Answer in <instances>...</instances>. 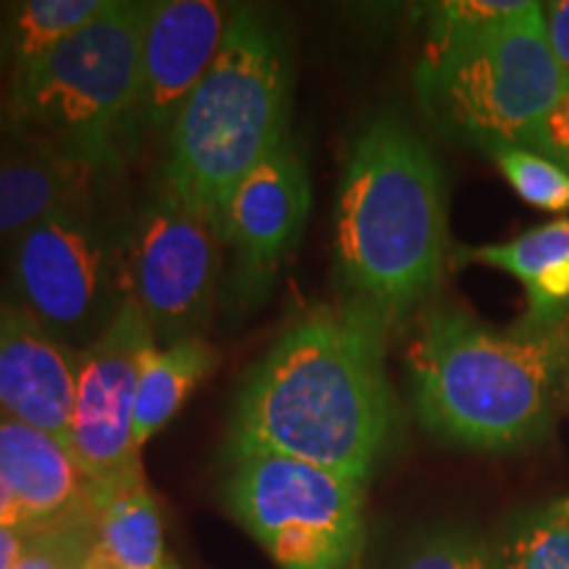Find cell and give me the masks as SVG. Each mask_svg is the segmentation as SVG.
<instances>
[{"mask_svg":"<svg viewBox=\"0 0 569 569\" xmlns=\"http://www.w3.org/2000/svg\"><path fill=\"white\" fill-rule=\"evenodd\" d=\"M386 319L346 298L296 319L248 369L222 451H264L369 486L393 451Z\"/></svg>","mask_w":569,"mask_h":569,"instance_id":"obj_1","label":"cell"},{"mask_svg":"<svg viewBox=\"0 0 569 569\" xmlns=\"http://www.w3.org/2000/svg\"><path fill=\"white\" fill-rule=\"evenodd\" d=\"M446 251L443 169L401 113H377L356 134L340 177V282L393 330L436 296Z\"/></svg>","mask_w":569,"mask_h":569,"instance_id":"obj_2","label":"cell"},{"mask_svg":"<svg viewBox=\"0 0 569 569\" xmlns=\"http://www.w3.org/2000/svg\"><path fill=\"white\" fill-rule=\"evenodd\" d=\"M565 367V327L496 332L457 306L419 311L407 348L419 425L475 451H515L549 436Z\"/></svg>","mask_w":569,"mask_h":569,"instance_id":"obj_3","label":"cell"},{"mask_svg":"<svg viewBox=\"0 0 569 569\" xmlns=\"http://www.w3.org/2000/svg\"><path fill=\"white\" fill-rule=\"evenodd\" d=\"M288 140L284 38L264 13L240 9L217 61L169 127L159 180L219 234L234 188Z\"/></svg>","mask_w":569,"mask_h":569,"instance_id":"obj_4","label":"cell"},{"mask_svg":"<svg viewBox=\"0 0 569 569\" xmlns=\"http://www.w3.org/2000/svg\"><path fill=\"white\" fill-rule=\"evenodd\" d=\"M151 3L111 0L103 17L9 80L0 127L48 140L92 180L122 169L138 142L140 46Z\"/></svg>","mask_w":569,"mask_h":569,"instance_id":"obj_5","label":"cell"},{"mask_svg":"<svg viewBox=\"0 0 569 569\" xmlns=\"http://www.w3.org/2000/svg\"><path fill=\"white\" fill-rule=\"evenodd\" d=\"M569 88L546 34L543 3L482 30L425 46L417 92L440 130L490 153L528 146L538 119Z\"/></svg>","mask_w":569,"mask_h":569,"instance_id":"obj_6","label":"cell"},{"mask_svg":"<svg viewBox=\"0 0 569 569\" xmlns=\"http://www.w3.org/2000/svg\"><path fill=\"white\" fill-rule=\"evenodd\" d=\"M222 503L277 569H359L367 486L264 451H222Z\"/></svg>","mask_w":569,"mask_h":569,"instance_id":"obj_7","label":"cell"},{"mask_svg":"<svg viewBox=\"0 0 569 569\" xmlns=\"http://www.w3.org/2000/svg\"><path fill=\"white\" fill-rule=\"evenodd\" d=\"M124 240L103 222L92 190L77 196L9 243L11 301L84 351L130 298Z\"/></svg>","mask_w":569,"mask_h":569,"instance_id":"obj_8","label":"cell"},{"mask_svg":"<svg viewBox=\"0 0 569 569\" xmlns=\"http://www.w3.org/2000/svg\"><path fill=\"white\" fill-rule=\"evenodd\" d=\"M222 248L217 230L156 180L127 232V290L151 325L156 346L203 338Z\"/></svg>","mask_w":569,"mask_h":569,"instance_id":"obj_9","label":"cell"},{"mask_svg":"<svg viewBox=\"0 0 569 569\" xmlns=\"http://www.w3.org/2000/svg\"><path fill=\"white\" fill-rule=\"evenodd\" d=\"M153 346L146 315L127 298L103 336L82 351L67 446L96 488V507L106 490L142 475L132 419L142 356Z\"/></svg>","mask_w":569,"mask_h":569,"instance_id":"obj_10","label":"cell"},{"mask_svg":"<svg viewBox=\"0 0 569 569\" xmlns=\"http://www.w3.org/2000/svg\"><path fill=\"white\" fill-rule=\"evenodd\" d=\"M311 180L293 140L259 163L227 201L219 238L232 256L230 293L240 309L269 296L277 272L301 243Z\"/></svg>","mask_w":569,"mask_h":569,"instance_id":"obj_11","label":"cell"},{"mask_svg":"<svg viewBox=\"0 0 569 569\" xmlns=\"http://www.w3.org/2000/svg\"><path fill=\"white\" fill-rule=\"evenodd\" d=\"M232 13L213 0L151 3L140 46L138 138L169 132L177 113L217 61Z\"/></svg>","mask_w":569,"mask_h":569,"instance_id":"obj_12","label":"cell"},{"mask_svg":"<svg viewBox=\"0 0 569 569\" xmlns=\"http://www.w3.org/2000/svg\"><path fill=\"white\" fill-rule=\"evenodd\" d=\"M74 351L9 298H0V415L51 432L67 443L74 407Z\"/></svg>","mask_w":569,"mask_h":569,"instance_id":"obj_13","label":"cell"},{"mask_svg":"<svg viewBox=\"0 0 569 569\" xmlns=\"http://www.w3.org/2000/svg\"><path fill=\"white\" fill-rule=\"evenodd\" d=\"M0 482L24 511L27 522L46 525L98 519L96 488L69 446L51 432L0 415Z\"/></svg>","mask_w":569,"mask_h":569,"instance_id":"obj_14","label":"cell"},{"mask_svg":"<svg viewBox=\"0 0 569 569\" xmlns=\"http://www.w3.org/2000/svg\"><path fill=\"white\" fill-rule=\"evenodd\" d=\"M92 174L48 140L0 127V243L92 190Z\"/></svg>","mask_w":569,"mask_h":569,"instance_id":"obj_15","label":"cell"},{"mask_svg":"<svg viewBox=\"0 0 569 569\" xmlns=\"http://www.w3.org/2000/svg\"><path fill=\"white\" fill-rule=\"evenodd\" d=\"M457 259L503 269L525 284L530 309L511 330L546 332L569 322V219L536 227L507 243L465 248Z\"/></svg>","mask_w":569,"mask_h":569,"instance_id":"obj_16","label":"cell"},{"mask_svg":"<svg viewBox=\"0 0 569 569\" xmlns=\"http://www.w3.org/2000/svg\"><path fill=\"white\" fill-rule=\"evenodd\" d=\"M219 365V353L209 340L188 338L174 346H153L142 356L138 396H134V446L151 440L177 417L198 382Z\"/></svg>","mask_w":569,"mask_h":569,"instance_id":"obj_17","label":"cell"},{"mask_svg":"<svg viewBox=\"0 0 569 569\" xmlns=\"http://www.w3.org/2000/svg\"><path fill=\"white\" fill-rule=\"evenodd\" d=\"M96 546L111 569H180L169 557L159 503L142 475L101 496Z\"/></svg>","mask_w":569,"mask_h":569,"instance_id":"obj_18","label":"cell"},{"mask_svg":"<svg viewBox=\"0 0 569 569\" xmlns=\"http://www.w3.org/2000/svg\"><path fill=\"white\" fill-rule=\"evenodd\" d=\"M109 6L111 0H24L11 6V74L46 59L53 48L103 17Z\"/></svg>","mask_w":569,"mask_h":569,"instance_id":"obj_19","label":"cell"},{"mask_svg":"<svg viewBox=\"0 0 569 569\" xmlns=\"http://www.w3.org/2000/svg\"><path fill=\"white\" fill-rule=\"evenodd\" d=\"M493 540V569H569V498L511 515Z\"/></svg>","mask_w":569,"mask_h":569,"instance_id":"obj_20","label":"cell"},{"mask_svg":"<svg viewBox=\"0 0 569 569\" xmlns=\"http://www.w3.org/2000/svg\"><path fill=\"white\" fill-rule=\"evenodd\" d=\"M393 569H493V540L467 525H430L401 546Z\"/></svg>","mask_w":569,"mask_h":569,"instance_id":"obj_21","label":"cell"},{"mask_svg":"<svg viewBox=\"0 0 569 569\" xmlns=\"http://www.w3.org/2000/svg\"><path fill=\"white\" fill-rule=\"evenodd\" d=\"M522 201L543 211L569 209V172L522 146H501L488 153Z\"/></svg>","mask_w":569,"mask_h":569,"instance_id":"obj_22","label":"cell"},{"mask_svg":"<svg viewBox=\"0 0 569 569\" xmlns=\"http://www.w3.org/2000/svg\"><path fill=\"white\" fill-rule=\"evenodd\" d=\"M98 519H71L46 525L13 569H82L96 549Z\"/></svg>","mask_w":569,"mask_h":569,"instance_id":"obj_23","label":"cell"},{"mask_svg":"<svg viewBox=\"0 0 569 569\" xmlns=\"http://www.w3.org/2000/svg\"><path fill=\"white\" fill-rule=\"evenodd\" d=\"M522 6L525 0H457V3L432 6L425 46H440V42L467 38L482 27L511 17Z\"/></svg>","mask_w":569,"mask_h":569,"instance_id":"obj_24","label":"cell"},{"mask_svg":"<svg viewBox=\"0 0 569 569\" xmlns=\"http://www.w3.org/2000/svg\"><path fill=\"white\" fill-rule=\"evenodd\" d=\"M532 153L543 156L569 172V88L561 92V98L551 106L538 124L532 127L528 146Z\"/></svg>","mask_w":569,"mask_h":569,"instance_id":"obj_25","label":"cell"},{"mask_svg":"<svg viewBox=\"0 0 569 569\" xmlns=\"http://www.w3.org/2000/svg\"><path fill=\"white\" fill-rule=\"evenodd\" d=\"M543 19L553 59H557L561 74L569 82V0L543 3Z\"/></svg>","mask_w":569,"mask_h":569,"instance_id":"obj_26","label":"cell"},{"mask_svg":"<svg viewBox=\"0 0 569 569\" xmlns=\"http://www.w3.org/2000/svg\"><path fill=\"white\" fill-rule=\"evenodd\" d=\"M38 532V525H0V569H13L24 557Z\"/></svg>","mask_w":569,"mask_h":569,"instance_id":"obj_27","label":"cell"},{"mask_svg":"<svg viewBox=\"0 0 569 569\" xmlns=\"http://www.w3.org/2000/svg\"><path fill=\"white\" fill-rule=\"evenodd\" d=\"M27 522L24 511L19 509V503L13 501V496L6 490L3 482H0V525H21Z\"/></svg>","mask_w":569,"mask_h":569,"instance_id":"obj_28","label":"cell"},{"mask_svg":"<svg viewBox=\"0 0 569 569\" xmlns=\"http://www.w3.org/2000/svg\"><path fill=\"white\" fill-rule=\"evenodd\" d=\"M11 69V30H9V11H0V74L3 69Z\"/></svg>","mask_w":569,"mask_h":569,"instance_id":"obj_29","label":"cell"},{"mask_svg":"<svg viewBox=\"0 0 569 569\" xmlns=\"http://www.w3.org/2000/svg\"><path fill=\"white\" fill-rule=\"evenodd\" d=\"M82 569H111V567H109V561L103 559V553L98 551V546H96V549H92V553L88 557V561H84Z\"/></svg>","mask_w":569,"mask_h":569,"instance_id":"obj_30","label":"cell"},{"mask_svg":"<svg viewBox=\"0 0 569 569\" xmlns=\"http://www.w3.org/2000/svg\"><path fill=\"white\" fill-rule=\"evenodd\" d=\"M565 332H567V367H565V382L569 386V322L565 325Z\"/></svg>","mask_w":569,"mask_h":569,"instance_id":"obj_31","label":"cell"},{"mask_svg":"<svg viewBox=\"0 0 569 569\" xmlns=\"http://www.w3.org/2000/svg\"><path fill=\"white\" fill-rule=\"evenodd\" d=\"M567 388H569V386H567Z\"/></svg>","mask_w":569,"mask_h":569,"instance_id":"obj_32","label":"cell"}]
</instances>
